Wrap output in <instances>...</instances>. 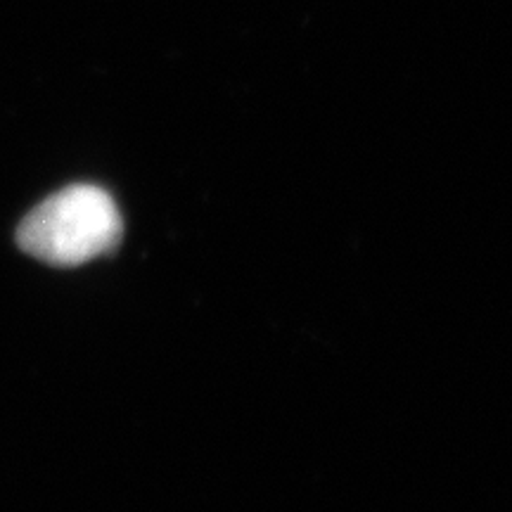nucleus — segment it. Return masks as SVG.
I'll return each instance as SVG.
<instances>
[{"label": "nucleus", "instance_id": "nucleus-1", "mask_svg": "<svg viewBox=\"0 0 512 512\" xmlns=\"http://www.w3.org/2000/svg\"><path fill=\"white\" fill-rule=\"evenodd\" d=\"M124 221L110 192L69 185L31 211L17 230L24 252L50 266L72 268L117 249Z\"/></svg>", "mask_w": 512, "mask_h": 512}]
</instances>
